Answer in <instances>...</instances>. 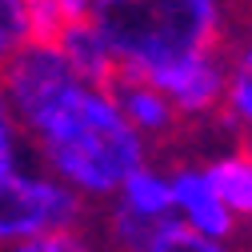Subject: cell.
<instances>
[{
	"instance_id": "cell-11",
	"label": "cell",
	"mask_w": 252,
	"mask_h": 252,
	"mask_svg": "<svg viewBox=\"0 0 252 252\" xmlns=\"http://www.w3.org/2000/svg\"><path fill=\"white\" fill-rule=\"evenodd\" d=\"M220 112L240 132V148L252 156V44L236 48V56L228 60V84Z\"/></svg>"
},
{
	"instance_id": "cell-3",
	"label": "cell",
	"mask_w": 252,
	"mask_h": 252,
	"mask_svg": "<svg viewBox=\"0 0 252 252\" xmlns=\"http://www.w3.org/2000/svg\"><path fill=\"white\" fill-rule=\"evenodd\" d=\"M76 224H84V196L64 180L32 168L0 172V248Z\"/></svg>"
},
{
	"instance_id": "cell-9",
	"label": "cell",
	"mask_w": 252,
	"mask_h": 252,
	"mask_svg": "<svg viewBox=\"0 0 252 252\" xmlns=\"http://www.w3.org/2000/svg\"><path fill=\"white\" fill-rule=\"evenodd\" d=\"M208 184L216 188L220 204H224L240 224H248L252 220V156L236 144V148H224L216 152L208 164H200Z\"/></svg>"
},
{
	"instance_id": "cell-15",
	"label": "cell",
	"mask_w": 252,
	"mask_h": 252,
	"mask_svg": "<svg viewBox=\"0 0 252 252\" xmlns=\"http://www.w3.org/2000/svg\"><path fill=\"white\" fill-rule=\"evenodd\" d=\"M20 152H24V128L8 104V92L0 84V172L20 168Z\"/></svg>"
},
{
	"instance_id": "cell-17",
	"label": "cell",
	"mask_w": 252,
	"mask_h": 252,
	"mask_svg": "<svg viewBox=\"0 0 252 252\" xmlns=\"http://www.w3.org/2000/svg\"><path fill=\"white\" fill-rule=\"evenodd\" d=\"M60 8H64L68 20H80V16L92 12V0H60Z\"/></svg>"
},
{
	"instance_id": "cell-7",
	"label": "cell",
	"mask_w": 252,
	"mask_h": 252,
	"mask_svg": "<svg viewBox=\"0 0 252 252\" xmlns=\"http://www.w3.org/2000/svg\"><path fill=\"white\" fill-rule=\"evenodd\" d=\"M108 92H112L116 108L124 112V120H128L144 140H164V136H172V132L180 128L176 104H172L156 84H148L144 76L116 72L112 84H108Z\"/></svg>"
},
{
	"instance_id": "cell-13",
	"label": "cell",
	"mask_w": 252,
	"mask_h": 252,
	"mask_svg": "<svg viewBox=\"0 0 252 252\" xmlns=\"http://www.w3.org/2000/svg\"><path fill=\"white\" fill-rule=\"evenodd\" d=\"M4 252H100L96 244H92L80 224L76 228H52V232H40V236H28V240H16L8 244Z\"/></svg>"
},
{
	"instance_id": "cell-8",
	"label": "cell",
	"mask_w": 252,
	"mask_h": 252,
	"mask_svg": "<svg viewBox=\"0 0 252 252\" xmlns=\"http://www.w3.org/2000/svg\"><path fill=\"white\" fill-rule=\"evenodd\" d=\"M56 48L64 52V60L72 64V72L88 84H100L108 88L112 76L120 72V60L108 44V36L96 28V20L92 16H80V20H68L64 28H60L56 36Z\"/></svg>"
},
{
	"instance_id": "cell-1",
	"label": "cell",
	"mask_w": 252,
	"mask_h": 252,
	"mask_svg": "<svg viewBox=\"0 0 252 252\" xmlns=\"http://www.w3.org/2000/svg\"><path fill=\"white\" fill-rule=\"evenodd\" d=\"M44 168L84 200H112L132 168L148 160V140L116 108L112 92L72 80L60 96L24 124Z\"/></svg>"
},
{
	"instance_id": "cell-6",
	"label": "cell",
	"mask_w": 252,
	"mask_h": 252,
	"mask_svg": "<svg viewBox=\"0 0 252 252\" xmlns=\"http://www.w3.org/2000/svg\"><path fill=\"white\" fill-rule=\"evenodd\" d=\"M168 184H172V216L180 224H188L200 236H212V240H232L240 220L220 204L216 188L208 184L200 164H176L168 172Z\"/></svg>"
},
{
	"instance_id": "cell-5",
	"label": "cell",
	"mask_w": 252,
	"mask_h": 252,
	"mask_svg": "<svg viewBox=\"0 0 252 252\" xmlns=\"http://www.w3.org/2000/svg\"><path fill=\"white\" fill-rule=\"evenodd\" d=\"M144 80L156 84L176 104L180 120H204V116L220 112V104H224L228 60L220 56V48L192 52V56H180V60H172V64L148 72Z\"/></svg>"
},
{
	"instance_id": "cell-16",
	"label": "cell",
	"mask_w": 252,
	"mask_h": 252,
	"mask_svg": "<svg viewBox=\"0 0 252 252\" xmlns=\"http://www.w3.org/2000/svg\"><path fill=\"white\" fill-rule=\"evenodd\" d=\"M24 4H28V32H32V40H56L60 28L68 24L60 0H24Z\"/></svg>"
},
{
	"instance_id": "cell-2",
	"label": "cell",
	"mask_w": 252,
	"mask_h": 252,
	"mask_svg": "<svg viewBox=\"0 0 252 252\" xmlns=\"http://www.w3.org/2000/svg\"><path fill=\"white\" fill-rule=\"evenodd\" d=\"M92 20L108 36L120 72L148 76L224 40V0H92Z\"/></svg>"
},
{
	"instance_id": "cell-4",
	"label": "cell",
	"mask_w": 252,
	"mask_h": 252,
	"mask_svg": "<svg viewBox=\"0 0 252 252\" xmlns=\"http://www.w3.org/2000/svg\"><path fill=\"white\" fill-rule=\"evenodd\" d=\"M72 80L80 76L72 72L64 52L56 48V40H28L0 64V84L8 92V104L20 120V128L28 120H36Z\"/></svg>"
},
{
	"instance_id": "cell-14",
	"label": "cell",
	"mask_w": 252,
	"mask_h": 252,
	"mask_svg": "<svg viewBox=\"0 0 252 252\" xmlns=\"http://www.w3.org/2000/svg\"><path fill=\"white\" fill-rule=\"evenodd\" d=\"M32 40L28 32V4L24 0H0V64Z\"/></svg>"
},
{
	"instance_id": "cell-10",
	"label": "cell",
	"mask_w": 252,
	"mask_h": 252,
	"mask_svg": "<svg viewBox=\"0 0 252 252\" xmlns=\"http://www.w3.org/2000/svg\"><path fill=\"white\" fill-rule=\"evenodd\" d=\"M112 200L120 208L136 212V216H148V220L172 216V184H168V172L156 168L152 160H144L140 168H132L128 176H124V184L116 188Z\"/></svg>"
},
{
	"instance_id": "cell-18",
	"label": "cell",
	"mask_w": 252,
	"mask_h": 252,
	"mask_svg": "<svg viewBox=\"0 0 252 252\" xmlns=\"http://www.w3.org/2000/svg\"><path fill=\"white\" fill-rule=\"evenodd\" d=\"M248 44H252V12H248Z\"/></svg>"
},
{
	"instance_id": "cell-12",
	"label": "cell",
	"mask_w": 252,
	"mask_h": 252,
	"mask_svg": "<svg viewBox=\"0 0 252 252\" xmlns=\"http://www.w3.org/2000/svg\"><path fill=\"white\" fill-rule=\"evenodd\" d=\"M144 252H228V240L200 236L188 224H180L176 216H164L160 224H156V232H152Z\"/></svg>"
}]
</instances>
